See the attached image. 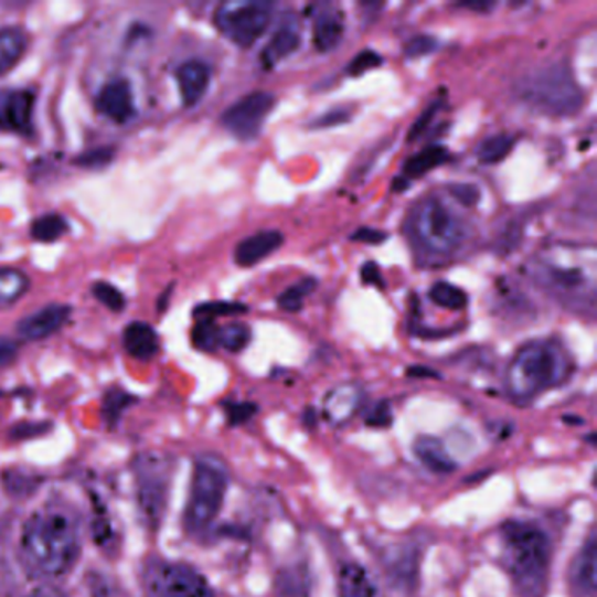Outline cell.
Returning a JSON list of instances; mask_svg holds the SVG:
<instances>
[{
  "label": "cell",
  "instance_id": "obj_1",
  "mask_svg": "<svg viewBox=\"0 0 597 597\" xmlns=\"http://www.w3.org/2000/svg\"><path fill=\"white\" fill-rule=\"evenodd\" d=\"M22 552L26 566L44 576H60L76 564L79 555V527L73 513L43 509L25 522Z\"/></svg>",
  "mask_w": 597,
  "mask_h": 597
},
{
  "label": "cell",
  "instance_id": "obj_2",
  "mask_svg": "<svg viewBox=\"0 0 597 597\" xmlns=\"http://www.w3.org/2000/svg\"><path fill=\"white\" fill-rule=\"evenodd\" d=\"M504 566L521 597L545 596L552 563L551 540L531 522L512 521L501 527Z\"/></svg>",
  "mask_w": 597,
  "mask_h": 597
},
{
  "label": "cell",
  "instance_id": "obj_3",
  "mask_svg": "<svg viewBox=\"0 0 597 597\" xmlns=\"http://www.w3.org/2000/svg\"><path fill=\"white\" fill-rule=\"evenodd\" d=\"M585 247L554 246L540 253L531 263V276L539 285L568 303L589 301L596 295V262L585 265Z\"/></svg>",
  "mask_w": 597,
  "mask_h": 597
},
{
  "label": "cell",
  "instance_id": "obj_4",
  "mask_svg": "<svg viewBox=\"0 0 597 597\" xmlns=\"http://www.w3.org/2000/svg\"><path fill=\"white\" fill-rule=\"evenodd\" d=\"M568 358L555 343L531 342L519 349L507 373V384L518 399H533L568 377Z\"/></svg>",
  "mask_w": 597,
  "mask_h": 597
},
{
  "label": "cell",
  "instance_id": "obj_5",
  "mask_svg": "<svg viewBox=\"0 0 597 597\" xmlns=\"http://www.w3.org/2000/svg\"><path fill=\"white\" fill-rule=\"evenodd\" d=\"M518 95L531 109L548 116H572L584 104V92L564 65H551L522 77Z\"/></svg>",
  "mask_w": 597,
  "mask_h": 597
},
{
  "label": "cell",
  "instance_id": "obj_6",
  "mask_svg": "<svg viewBox=\"0 0 597 597\" xmlns=\"http://www.w3.org/2000/svg\"><path fill=\"white\" fill-rule=\"evenodd\" d=\"M228 489V473L214 458L200 459L191 480L190 501L186 507L188 530H204L217 518Z\"/></svg>",
  "mask_w": 597,
  "mask_h": 597
},
{
  "label": "cell",
  "instance_id": "obj_7",
  "mask_svg": "<svg viewBox=\"0 0 597 597\" xmlns=\"http://www.w3.org/2000/svg\"><path fill=\"white\" fill-rule=\"evenodd\" d=\"M414 235L435 255H449L465 237L461 221L437 196H428L414 212Z\"/></svg>",
  "mask_w": 597,
  "mask_h": 597
},
{
  "label": "cell",
  "instance_id": "obj_8",
  "mask_svg": "<svg viewBox=\"0 0 597 597\" xmlns=\"http://www.w3.org/2000/svg\"><path fill=\"white\" fill-rule=\"evenodd\" d=\"M274 13L271 2L230 0L217 8L214 23L238 47H250L267 32Z\"/></svg>",
  "mask_w": 597,
  "mask_h": 597
},
{
  "label": "cell",
  "instance_id": "obj_9",
  "mask_svg": "<svg viewBox=\"0 0 597 597\" xmlns=\"http://www.w3.org/2000/svg\"><path fill=\"white\" fill-rule=\"evenodd\" d=\"M145 584L149 597H214L204 576L186 564L154 563Z\"/></svg>",
  "mask_w": 597,
  "mask_h": 597
},
{
  "label": "cell",
  "instance_id": "obj_10",
  "mask_svg": "<svg viewBox=\"0 0 597 597\" xmlns=\"http://www.w3.org/2000/svg\"><path fill=\"white\" fill-rule=\"evenodd\" d=\"M276 95L270 92H253L238 98L221 116V124L232 136L241 140H253L262 134L263 125L276 107Z\"/></svg>",
  "mask_w": 597,
  "mask_h": 597
},
{
  "label": "cell",
  "instance_id": "obj_11",
  "mask_svg": "<svg viewBox=\"0 0 597 597\" xmlns=\"http://www.w3.org/2000/svg\"><path fill=\"white\" fill-rule=\"evenodd\" d=\"M71 313H73V307L62 306V303L43 307L18 322V335L22 337L23 340H30V342L47 339L64 327L71 318Z\"/></svg>",
  "mask_w": 597,
  "mask_h": 597
},
{
  "label": "cell",
  "instance_id": "obj_12",
  "mask_svg": "<svg viewBox=\"0 0 597 597\" xmlns=\"http://www.w3.org/2000/svg\"><path fill=\"white\" fill-rule=\"evenodd\" d=\"M97 109L115 124H127L136 113L134 92L128 81L113 79L97 95Z\"/></svg>",
  "mask_w": 597,
  "mask_h": 597
},
{
  "label": "cell",
  "instance_id": "obj_13",
  "mask_svg": "<svg viewBox=\"0 0 597 597\" xmlns=\"http://www.w3.org/2000/svg\"><path fill=\"white\" fill-rule=\"evenodd\" d=\"M175 81L181 92L182 104L186 107L196 106L207 94L211 85V67L202 60H186L175 71Z\"/></svg>",
  "mask_w": 597,
  "mask_h": 597
},
{
  "label": "cell",
  "instance_id": "obj_14",
  "mask_svg": "<svg viewBox=\"0 0 597 597\" xmlns=\"http://www.w3.org/2000/svg\"><path fill=\"white\" fill-rule=\"evenodd\" d=\"M285 244V235L279 230H263L238 242L234 258L238 267L249 268L274 255Z\"/></svg>",
  "mask_w": 597,
  "mask_h": 597
},
{
  "label": "cell",
  "instance_id": "obj_15",
  "mask_svg": "<svg viewBox=\"0 0 597 597\" xmlns=\"http://www.w3.org/2000/svg\"><path fill=\"white\" fill-rule=\"evenodd\" d=\"M34 94L29 89L4 92L2 110H0V128L14 131H29L34 110Z\"/></svg>",
  "mask_w": 597,
  "mask_h": 597
},
{
  "label": "cell",
  "instance_id": "obj_16",
  "mask_svg": "<svg viewBox=\"0 0 597 597\" xmlns=\"http://www.w3.org/2000/svg\"><path fill=\"white\" fill-rule=\"evenodd\" d=\"M124 348L131 358L140 361L153 360L160 349L157 331L148 322H131L124 331Z\"/></svg>",
  "mask_w": 597,
  "mask_h": 597
},
{
  "label": "cell",
  "instance_id": "obj_17",
  "mask_svg": "<svg viewBox=\"0 0 597 597\" xmlns=\"http://www.w3.org/2000/svg\"><path fill=\"white\" fill-rule=\"evenodd\" d=\"M361 403V390L354 384H342L331 390L324 399V414L333 424L348 423Z\"/></svg>",
  "mask_w": 597,
  "mask_h": 597
},
{
  "label": "cell",
  "instance_id": "obj_18",
  "mask_svg": "<svg viewBox=\"0 0 597 597\" xmlns=\"http://www.w3.org/2000/svg\"><path fill=\"white\" fill-rule=\"evenodd\" d=\"M301 46V35L297 26L285 25L271 35L267 46L262 52V64L270 68L279 64L282 60L297 53Z\"/></svg>",
  "mask_w": 597,
  "mask_h": 597
},
{
  "label": "cell",
  "instance_id": "obj_19",
  "mask_svg": "<svg viewBox=\"0 0 597 597\" xmlns=\"http://www.w3.org/2000/svg\"><path fill=\"white\" fill-rule=\"evenodd\" d=\"M343 26L342 14L335 11L319 13L318 20L313 23V46L319 53H330L342 43Z\"/></svg>",
  "mask_w": 597,
  "mask_h": 597
},
{
  "label": "cell",
  "instance_id": "obj_20",
  "mask_svg": "<svg viewBox=\"0 0 597 597\" xmlns=\"http://www.w3.org/2000/svg\"><path fill=\"white\" fill-rule=\"evenodd\" d=\"M29 35L20 26L0 29V76L8 74L25 55Z\"/></svg>",
  "mask_w": 597,
  "mask_h": 597
},
{
  "label": "cell",
  "instance_id": "obj_21",
  "mask_svg": "<svg viewBox=\"0 0 597 597\" xmlns=\"http://www.w3.org/2000/svg\"><path fill=\"white\" fill-rule=\"evenodd\" d=\"M573 587L585 597L596 593V540L590 539L573 564Z\"/></svg>",
  "mask_w": 597,
  "mask_h": 597
},
{
  "label": "cell",
  "instance_id": "obj_22",
  "mask_svg": "<svg viewBox=\"0 0 597 597\" xmlns=\"http://www.w3.org/2000/svg\"><path fill=\"white\" fill-rule=\"evenodd\" d=\"M340 594L342 597H379L377 585L372 576L358 564L343 566L340 573Z\"/></svg>",
  "mask_w": 597,
  "mask_h": 597
},
{
  "label": "cell",
  "instance_id": "obj_23",
  "mask_svg": "<svg viewBox=\"0 0 597 597\" xmlns=\"http://www.w3.org/2000/svg\"><path fill=\"white\" fill-rule=\"evenodd\" d=\"M447 158H449V151H447L445 146H426L423 151H419V153L414 154V157H411L405 161L403 172L412 179L423 178V175L428 174V172H431V170L441 166Z\"/></svg>",
  "mask_w": 597,
  "mask_h": 597
},
{
  "label": "cell",
  "instance_id": "obj_24",
  "mask_svg": "<svg viewBox=\"0 0 597 597\" xmlns=\"http://www.w3.org/2000/svg\"><path fill=\"white\" fill-rule=\"evenodd\" d=\"M30 279L18 268H0V309L11 307L25 295Z\"/></svg>",
  "mask_w": 597,
  "mask_h": 597
},
{
  "label": "cell",
  "instance_id": "obj_25",
  "mask_svg": "<svg viewBox=\"0 0 597 597\" xmlns=\"http://www.w3.org/2000/svg\"><path fill=\"white\" fill-rule=\"evenodd\" d=\"M417 458L420 459L423 465L433 471H452L454 461L450 459L449 454L445 450L444 444L437 438L424 437L416 441Z\"/></svg>",
  "mask_w": 597,
  "mask_h": 597
},
{
  "label": "cell",
  "instance_id": "obj_26",
  "mask_svg": "<svg viewBox=\"0 0 597 597\" xmlns=\"http://www.w3.org/2000/svg\"><path fill=\"white\" fill-rule=\"evenodd\" d=\"M68 234V223L62 214H44V216L38 217L32 221L30 225V237L35 242H43V244H52V242L60 241Z\"/></svg>",
  "mask_w": 597,
  "mask_h": 597
},
{
  "label": "cell",
  "instance_id": "obj_27",
  "mask_svg": "<svg viewBox=\"0 0 597 597\" xmlns=\"http://www.w3.org/2000/svg\"><path fill=\"white\" fill-rule=\"evenodd\" d=\"M515 146V139L509 134H495L486 137L477 148V158L483 166H498L504 158L509 157Z\"/></svg>",
  "mask_w": 597,
  "mask_h": 597
},
{
  "label": "cell",
  "instance_id": "obj_28",
  "mask_svg": "<svg viewBox=\"0 0 597 597\" xmlns=\"http://www.w3.org/2000/svg\"><path fill=\"white\" fill-rule=\"evenodd\" d=\"M429 300L435 306L441 307L447 310H462L468 307V295L462 291L458 286L445 282V280H438L429 289Z\"/></svg>",
  "mask_w": 597,
  "mask_h": 597
},
{
  "label": "cell",
  "instance_id": "obj_29",
  "mask_svg": "<svg viewBox=\"0 0 597 597\" xmlns=\"http://www.w3.org/2000/svg\"><path fill=\"white\" fill-rule=\"evenodd\" d=\"M316 288H318V279H313V277L300 279L297 285L289 286L288 289L280 292L279 298H277V306L286 310V312H298V310L303 309L307 297Z\"/></svg>",
  "mask_w": 597,
  "mask_h": 597
},
{
  "label": "cell",
  "instance_id": "obj_30",
  "mask_svg": "<svg viewBox=\"0 0 597 597\" xmlns=\"http://www.w3.org/2000/svg\"><path fill=\"white\" fill-rule=\"evenodd\" d=\"M250 342V330L242 322H230L217 330V348L230 352H241Z\"/></svg>",
  "mask_w": 597,
  "mask_h": 597
},
{
  "label": "cell",
  "instance_id": "obj_31",
  "mask_svg": "<svg viewBox=\"0 0 597 597\" xmlns=\"http://www.w3.org/2000/svg\"><path fill=\"white\" fill-rule=\"evenodd\" d=\"M249 307L244 303H237V301H207V303H200L193 310V316L199 319H214L223 318V316H238V313H246Z\"/></svg>",
  "mask_w": 597,
  "mask_h": 597
},
{
  "label": "cell",
  "instance_id": "obj_32",
  "mask_svg": "<svg viewBox=\"0 0 597 597\" xmlns=\"http://www.w3.org/2000/svg\"><path fill=\"white\" fill-rule=\"evenodd\" d=\"M217 330H220V327L212 319H199V322L191 330V342L200 351H216Z\"/></svg>",
  "mask_w": 597,
  "mask_h": 597
},
{
  "label": "cell",
  "instance_id": "obj_33",
  "mask_svg": "<svg viewBox=\"0 0 597 597\" xmlns=\"http://www.w3.org/2000/svg\"><path fill=\"white\" fill-rule=\"evenodd\" d=\"M92 292H94V297L97 298L103 306H106L107 309L113 310V312H121V310L125 309V306H127L124 292L119 291L116 286L106 282V280H98V282H95Z\"/></svg>",
  "mask_w": 597,
  "mask_h": 597
},
{
  "label": "cell",
  "instance_id": "obj_34",
  "mask_svg": "<svg viewBox=\"0 0 597 597\" xmlns=\"http://www.w3.org/2000/svg\"><path fill=\"white\" fill-rule=\"evenodd\" d=\"M382 64H384V58H382L377 52H373V50H363V52L358 53V55L349 62L348 67H345V74L351 77L363 76L364 73L381 67Z\"/></svg>",
  "mask_w": 597,
  "mask_h": 597
},
{
  "label": "cell",
  "instance_id": "obj_35",
  "mask_svg": "<svg viewBox=\"0 0 597 597\" xmlns=\"http://www.w3.org/2000/svg\"><path fill=\"white\" fill-rule=\"evenodd\" d=\"M438 46H440V43H438L437 38L420 34L408 39L407 44L403 46V55L407 56V58H420V56L431 55V53L437 52Z\"/></svg>",
  "mask_w": 597,
  "mask_h": 597
},
{
  "label": "cell",
  "instance_id": "obj_36",
  "mask_svg": "<svg viewBox=\"0 0 597 597\" xmlns=\"http://www.w3.org/2000/svg\"><path fill=\"white\" fill-rule=\"evenodd\" d=\"M115 158V151L110 148H97L89 149L86 153L79 154L74 160V163L85 169H103V167L109 166L110 161Z\"/></svg>",
  "mask_w": 597,
  "mask_h": 597
},
{
  "label": "cell",
  "instance_id": "obj_37",
  "mask_svg": "<svg viewBox=\"0 0 597 597\" xmlns=\"http://www.w3.org/2000/svg\"><path fill=\"white\" fill-rule=\"evenodd\" d=\"M449 191L450 195L465 207H475L482 199L480 188L477 184H471V182H456V184H450Z\"/></svg>",
  "mask_w": 597,
  "mask_h": 597
},
{
  "label": "cell",
  "instance_id": "obj_38",
  "mask_svg": "<svg viewBox=\"0 0 597 597\" xmlns=\"http://www.w3.org/2000/svg\"><path fill=\"white\" fill-rule=\"evenodd\" d=\"M351 118L352 113L348 107H333V109L327 110L319 118L312 119L309 127L318 128V130H321V128L339 127V125L348 124Z\"/></svg>",
  "mask_w": 597,
  "mask_h": 597
},
{
  "label": "cell",
  "instance_id": "obj_39",
  "mask_svg": "<svg viewBox=\"0 0 597 597\" xmlns=\"http://www.w3.org/2000/svg\"><path fill=\"white\" fill-rule=\"evenodd\" d=\"M441 103H433L431 106L424 109L423 115L414 121L412 125L411 131H408L407 140L408 142H414V140L419 139L420 136L426 134L429 127H431L433 121L437 118L438 110H440Z\"/></svg>",
  "mask_w": 597,
  "mask_h": 597
},
{
  "label": "cell",
  "instance_id": "obj_40",
  "mask_svg": "<svg viewBox=\"0 0 597 597\" xmlns=\"http://www.w3.org/2000/svg\"><path fill=\"white\" fill-rule=\"evenodd\" d=\"M130 394L125 393V391L113 390L107 394L106 399H104V414H106L109 419H116V417L121 414L125 407H128V403L131 402Z\"/></svg>",
  "mask_w": 597,
  "mask_h": 597
},
{
  "label": "cell",
  "instance_id": "obj_41",
  "mask_svg": "<svg viewBox=\"0 0 597 597\" xmlns=\"http://www.w3.org/2000/svg\"><path fill=\"white\" fill-rule=\"evenodd\" d=\"M387 238H390V234L382 232V230L370 228V226L358 228L356 232L351 235V241L361 242V244H370V246H379L382 242H386Z\"/></svg>",
  "mask_w": 597,
  "mask_h": 597
},
{
  "label": "cell",
  "instance_id": "obj_42",
  "mask_svg": "<svg viewBox=\"0 0 597 597\" xmlns=\"http://www.w3.org/2000/svg\"><path fill=\"white\" fill-rule=\"evenodd\" d=\"M361 279H363V285L377 286L381 289L386 288V282H384L377 263H364L363 268H361Z\"/></svg>",
  "mask_w": 597,
  "mask_h": 597
},
{
  "label": "cell",
  "instance_id": "obj_43",
  "mask_svg": "<svg viewBox=\"0 0 597 597\" xmlns=\"http://www.w3.org/2000/svg\"><path fill=\"white\" fill-rule=\"evenodd\" d=\"M18 356V345L13 340L0 339V370L13 363Z\"/></svg>",
  "mask_w": 597,
  "mask_h": 597
},
{
  "label": "cell",
  "instance_id": "obj_44",
  "mask_svg": "<svg viewBox=\"0 0 597 597\" xmlns=\"http://www.w3.org/2000/svg\"><path fill=\"white\" fill-rule=\"evenodd\" d=\"M253 411V405H232L230 407V416H232V419L235 420V423H238V420L246 419V417H249V412Z\"/></svg>",
  "mask_w": 597,
  "mask_h": 597
},
{
  "label": "cell",
  "instance_id": "obj_45",
  "mask_svg": "<svg viewBox=\"0 0 597 597\" xmlns=\"http://www.w3.org/2000/svg\"><path fill=\"white\" fill-rule=\"evenodd\" d=\"M459 8L470 9V11H480V13H491L492 9L495 8L494 2H465V4H459Z\"/></svg>",
  "mask_w": 597,
  "mask_h": 597
},
{
  "label": "cell",
  "instance_id": "obj_46",
  "mask_svg": "<svg viewBox=\"0 0 597 597\" xmlns=\"http://www.w3.org/2000/svg\"><path fill=\"white\" fill-rule=\"evenodd\" d=\"M26 597H65L60 590L53 589V587H39V589L32 590Z\"/></svg>",
  "mask_w": 597,
  "mask_h": 597
},
{
  "label": "cell",
  "instance_id": "obj_47",
  "mask_svg": "<svg viewBox=\"0 0 597 597\" xmlns=\"http://www.w3.org/2000/svg\"><path fill=\"white\" fill-rule=\"evenodd\" d=\"M408 188H411V182H408V179H394L393 191H405L408 190Z\"/></svg>",
  "mask_w": 597,
  "mask_h": 597
}]
</instances>
